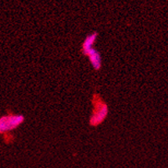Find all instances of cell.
<instances>
[{"label":"cell","instance_id":"1","mask_svg":"<svg viewBox=\"0 0 168 168\" xmlns=\"http://www.w3.org/2000/svg\"><path fill=\"white\" fill-rule=\"evenodd\" d=\"M92 105L94 106L93 111L90 117V125L93 127L98 126L105 120L108 115L109 108L101 96L95 93L93 95Z\"/></svg>","mask_w":168,"mask_h":168},{"label":"cell","instance_id":"2","mask_svg":"<svg viewBox=\"0 0 168 168\" xmlns=\"http://www.w3.org/2000/svg\"><path fill=\"white\" fill-rule=\"evenodd\" d=\"M25 121L24 115L21 114L9 112L0 117V135H4L7 132L17 129Z\"/></svg>","mask_w":168,"mask_h":168},{"label":"cell","instance_id":"3","mask_svg":"<svg viewBox=\"0 0 168 168\" xmlns=\"http://www.w3.org/2000/svg\"><path fill=\"white\" fill-rule=\"evenodd\" d=\"M84 55L88 57L89 61L95 70L98 71L101 70V66H102V57H101V55L99 51L93 47L90 50L87 51Z\"/></svg>","mask_w":168,"mask_h":168},{"label":"cell","instance_id":"4","mask_svg":"<svg viewBox=\"0 0 168 168\" xmlns=\"http://www.w3.org/2000/svg\"><path fill=\"white\" fill-rule=\"evenodd\" d=\"M98 35H99L98 32L94 31L92 33H90V34L85 37L84 41L82 43V45H81V53H82V55H84L87 51L90 50L91 48L94 47L95 43L96 42Z\"/></svg>","mask_w":168,"mask_h":168}]
</instances>
